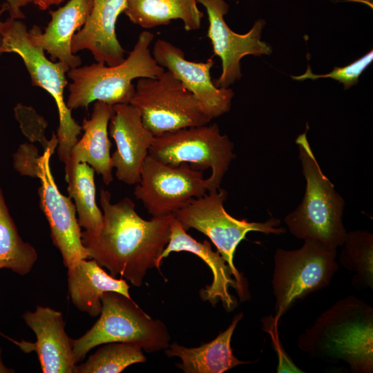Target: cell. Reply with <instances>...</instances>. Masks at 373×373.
<instances>
[{
    "mask_svg": "<svg viewBox=\"0 0 373 373\" xmlns=\"http://www.w3.org/2000/svg\"><path fill=\"white\" fill-rule=\"evenodd\" d=\"M298 249H277L271 285L278 320L295 303L327 287L338 269L336 249L305 240Z\"/></svg>",
    "mask_w": 373,
    "mask_h": 373,
    "instance_id": "ba28073f",
    "label": "cell"
},
{
    "mask_svg": "<svg viewBox=\"0 0 373 373\" xmlns=\"http://www.w3.org/2000/svg\"><path fill=\"white\" fill-rule=\"evenodd\" d=\"M300 350L329 362L343 361L354 373L373 372V309L349 296L323 312L298 338Z\"/></svg>",
    "mask_w": 373,
    "mask_h": 373,
    "instance_id": "7a4b0ae2",
    "label": "cell"
},
{
    "mask_svg": "<svg viewBox=\"0 0 373 373\" xmlns=\"http://www.w3.org/2000/svg\"><path fill=\"white\" fill-rule=\"evenodd\" d=\"M64 164L67 191L75 201L79 224L85 231L96 233L102 227L103 213L96 202L95 170L86 162L68 160Z\"/></svg>",
    "mask_w": 373,
    "mask_h": 373,
    "instance_id": "cb8c5ba5",
    "label": "cell"
},
{
    "mask_svg": "<svg viewBox=\"0 0 373 373\" xmlns=\"http://www.w3.org/2000/svg\"><path fill=\"white\" fill-rule=\"evenodd\" d=\"M7 3L9 8V17L12 19H21L25 17L21 8L30 3L29 0H3Z\"/></svg>",
    "mask_w": 373,
    "mask_h": 373,
    "instance_id": "1f68e13d",
    "label": "cell"
},
{
    "mask_svg": "<svg viewBox=\"0 0 373 373\" xmlns=\"http://www.w3.org/2000/svg\"><path fill=\"white\" fill-rule=\"evenodd\" d=\"M82 259L68 268V293L73 305L81 312L96 317L100 314L102 295L115 291L131 298L129 285L122 278L108 274L95 260Z\"/></svg>",
    "mask_w": 373,
    "mask_h": 373,
    "instance_id": "44dd1931",
    "label": "cell"
},
{
    "mask_svg": "<svg viewBox=\"0 0 373 373\" xmlns=\"http://www.w3.org/2000/svg\"><path fill=\"white\" fill-rule=\"evenodd\" d=\"M22 317L36 336L35 343L17 342L8 337L23 352L35 351L44 373H75L77 365L73 352V339L65 331L62 314L48 307L37 306Z\"/></svg>",
    "mask_w": 373,
    "mask_h": 373,
    "instance_id": "2e32d148",
    "label": "cell"
},
{
    "mask_svg": "<svg viewBox=\"0 0 373 373\" xmlns=\"http://www.w3.org/2000/svg\"><path fill=\"white\" fill-rule=\"evenodd\" d=\"M126 5L127 0H93L87 21L73 37V53L86 49L97 62L107 66L122 63L125 50L117 38L116 23Z\"/></svg>",
    "mask_w": 373,
    "mask_h": 373,
    "instance_id": "e0dca14e",
    "label": "cell"
},
{
    "mask_svg": "<svg viewBox=\"0 0 373 373\" xmlns=\"http://www.w3.org/2000/svg\"><path fill=\"white\" fill-rule=\"evenodd\" d=\"M208 191L203 171L188 163L178 166L163 164L149 155L142 167L140 180L133 194L152 217L173 215L194 198Z\"/></svg>",
    "mask_w": 373,
    "mask_h": 373,
    "instance_id": "8fae6325",
    "label": "cell"
},
{
    "mask_svg": "<svg viewBox=\"0 0 373 373\" xmlns=\"http://www.w3.org/2000/svg\"><path fill=\"white\" fill-rule=\"evenodd\" d=\"M113 113V106L95 102L90 117L83 120L84 134L73 146L68 158L75 162L87 163L102 176L106 185L113 180L108 138V124Z\"/></svg>",
    "mask_w": 373,
    "mask_h": 373,
    "instance_id": "ffe728a7",
    "label": "cell"
},
{
    "mask_svg": "<svg viewBox=\"0 0 373 373\" xmlns=\"http://www.w3.org/2000/svg\"><path fill=\"white\" fill-rule=\"evenodd\" d=\"M154 37L151 32L142 31L128 57L119 64L97 62L70 69L67 75L72 82L66 102L68 108L88 109L96 101L111 106L130 104L135 93L134 79L157 77L165 70L151 52Z\"/></svg>",
    "mask_w": 373,
    "mask_h": 373,
    "instance_id": "3957f363",
    "label": "cell"
},
{
    "mask_svg": "<svg viewBox=\"0 0 373 373\" xmlns=\"http://www.w3.org/2000/svg\"><path fill=\"white\" fill-rule=\"evenodd\" d=\"M373 60V51L370 50L360 59L344 67H334L332 71L324 75L314 74L309 66L306 72L300 76H291L295 80L303 81L307 79L315 80L318 78L329 77L339 82L344 86V89H348L356 85L359 77Z\"/></svg>",
    "mask_w": 373,
    "mask_h": 373,
    "instance_id": "f1b7e54d",
    "label": "cell"
},
{
    "mask_svg": "<svg viewBox=\"0 0 373 373\" xmlns=\"http://www.w3.org/2000/svg\"><path fill=\"white\" fill-rule=\"evenodd\" d=\"M92 6L93 0H70L57 10H50L51 19L44 32L34 26L28 31L29 41L46 51L51 59H58L70 69L80 66V57L71 50L72 39L87 21Z\"/></svg>",
    "mask_w": 373,
    "mask_h": 373,
    "instance_id": "ac0fdd59",
    "label": "cell"
},
{
    "mask_svg": "<svg viewBox=\"0 0 373 373\" xmlns=\"http://www.w3.org/2000/svg\"><path fill=\"white\" fill-rule=\"evenodd\" d=\"M340 256L342 265L354 274L356 289L373 287V235L365 230L347 233Z\"/></svg>",
    "mask_w": 373,
    "mask_h": 373,
    "instance_id": "484cf974",
    "label": "cell"
},
{
    "mask_svg": "<svg viewBox=\"0 0 373 373\" xmlns=\"http://www.w3.org/2000/svg\"><path fill=\"white\" fill-rule=\"evenodd\" d=\"M14 111L24 135L32 142H39L44 151L50 149L54 153L58 145L57 137L53 132L51 139L46 140L44 130L48 124L45 119L32 107L24 106L21 103L16 105Z\"/></svg>",
    "mask_w": 373,
    "mask_h": 373,
    "instance_id": "83f0119b",
    "label": "cell"
},
{
    "mask_svg": "<svg viewBox=\"0 0 373 373\" xmlns=\"http://www.w3.org/2000/svg\"><path fill=\"white\" fill-rule=\"evenodd\" d=\"M151 53L158 65L170 72L198 99L211 119L229 111L234 93L230 88L216 86L212 81V57L205 62L189 61L181 48L162 39L155 41Z\"/></svg>",
    "mask_w": 373,
    "mask_h": 373,
    "instance_id": "5bb4252c",
    "label": "cell"
},
{
    "mask_svg": "<svg viewBox=\"0 0 373 373\" xmlns=\"http://www.w3.org/2000/svg\"><path fill=\"white\" fill-rule=\"evenodd\" d=\"M53 153L49 149L44 151L35 177L40 180L39 204L48 220L52 243L68 269L82 259L89 258V255L82 242V230L75 204L69 196L60 192L52 174L50 160Z\"/></svg>",
    "mask_w": 373,
    "mask_h": 373,
    "instance_id": "4fadbf2b",
    "label": "cell"
},
{
    "mask_svg": "<svg viewBox=\"0 0 373 373\" xmlns=\"http://www.w3.org/2000/svg\"><path fill=\"white\" fill-rule=\"evenodd\" d=\"M227 198L224 189L209 191L204 195L192 199L189 204L173 213V216L187 231L195 229L206 235L230 267L236 283V291L241 300L247 298L245 280L233 264V256L239 243L250 231L280 235L285 233L279 227L280 220L271 218L266 222H248L230 216L223 204Z\"/></svg>",
    "mask_w": 373,
    "mask_h": 373,
    "instance_id": "8992f818",
    "label": "cell"
},
{
    "mask_svg": "<svg viewBox=\"0 0 373 373\" xmlns=\"http://www.w3.org/2000/svg\"><path fill=\"white\" fill-rule=\"evenodd\" d=\"M242 316V313L235 316L228 328L207 343L188 348L174 343L169 344L165 353L169 357L180 358L182 363L177 365L185 373H222L240 365L252 363L254 361H242L235 357L231 347L232 335Z\"/></svg>",
    "mask_w": 373,
    "mask_h": 373,
    "instance_id": "7402d4cb",
    "label": "cell"
},
{
    "mask_svg": "<svg viewBox=\"0 0 373 373\" xmlns=\"http://www.w3.org/2000/svg\"><path fill=\"white\" fill-rule=\"evenodd\" d=\"M142 348L134 343H106L87 361L76 365L75 373H119L128 366L146 361Z\"/></svg>",
    "mask_w": 373,
    "mask_h": 373,
    "instance_id": "4316f807",
    "label": "cell"
},
{
    "mask_svg": "<svg viewBox=\"0 0 373 373\" xmlns=\"http://www.w3.org/2000/svg\"><path fill=\"white\" fill-rule=\"evenodd\" d=\"M37 257L35 247L19 236L0 186V269L23 276L31 271Z\"/></svg>",
    "mask_w": 373,
    "mask_h": 373,
    "instance_id": "d4e9b609",
    "label": "cell"
},
{
    "mask_svg": "<svg viewBox=\"0 0 373 373\" xmlns=\"http://www.w3.org/2000/svg\"><path fill=\"white\" fill-rule=\"evenodd\" d=\"M278 322L279 320L276 318L274 316L265 317L262 320L263 328L265 331H267V332L270 334L272 343H274V348L278 355V365L277 367V372H303V371L293 363L287 353L284 351L282 345L280 343L278 332Z\"/></svg>",
    "mask_w": 373,
    "mask_h": 373,
    "instance_id": "f546056e",
    "label": "cell"
},
{
    "mask_svg": "<svg viewBox=\"0 0 373 373\" xmlns=\"http://www.w3.org/2000/svg\"><path fill=\"white\" fill-rule=\"evenodd\" d=\"M197 2L206 9L209 21L207 37L211 42L213 54L222 62V72L215 84L219 88H229L242 77L240 61L245 56L271 54V46L260 39L265 21L258 19L249 32L238 34L228 26L224 19L229 8L224 0H197Z\"/></svg>",
    "mask_w": 373,
    "mask_h": 373,
    "instance_id": "7c38bea8",
    "label": "cell"
},
{
    "mask_svg": "<svg viewBox=\"0 0 373 373\" xmlns=\"http://www.w3.org/2000/svg\"><path fill=\"white\" fill-rule=\"evenodd\" d=\"M39 157L37 147L30 144H22L13 154L14 168L21 175L35 177Z\"/></svg>",
    "mask_w": 373,
    "mask_h": 373,
    "instance_id": "4dcf8cb0",
    "label": "cell"
},
{
    "mask_svg": "<svg viewBox=\"0 0 373 373\" xmlns=\"http://www.w3.org/2000/svg\"><path fill=\"white\" fill-rule=\"evenodd\" d=\"M296 144L306 189L300 204L284 221L296 238L318 240L337 249L343 245L347 233L342 219L345 201L323 173L306 131L297 137Z\"/></svg>",
    "mask_w": 373,
    "mask_h": 373,
    "instance_id": "277c9868",
    "label": "cell"
},
{
    "mask_svg": "<svg viewBox=\"0 0 373 373\" xmlns=\"http://www.w3.org/2000/svg\"><path fill=\"white\" fill-rule=\"evenodd\" d=\"M191 252L204 261L213 273L212 283L200 291L204 300H209L213 306L220 300L226 311L231 312L237 306L234 296L229 292V287L237 288L231 269L224 258L217 251H213L207 240L199 242L186 233L182 224L173 216L171 223L169 242L161 254L159 261L173 251Z\"/></svg>",
    "mask_w": 373,
    "mask_h": 373,
    "instance_id": "d6986e66",
    "label": "cell"
},
{
    "mask_svg": "<svg viewBox=\"0 0 373 373\" xmlns=\"http://www.w3.org/2000/svg\"><path fill=\"white\" fill-rule=\"evenodd\" d=\"M100 316L82 336L73 339L76 363L96 346L114 342L131 343L149 353L166 350L170 335L164 324L152 319L132 300L115 291L101 296Z\"/></svg>",
    "mask_w": 373,
    "mask_h": 373,
    "instance_id": "5b68a950",
    "label": "cell"
},
{
    "mask_svg": "<svg viewBox=\"0 0 373 373\" xmlns=\"http://www.w3.org/2000/svg\"><path fill=\"white\" fill-rule=\"evenodd\" d=\"M124 13L133 23L145 29L180 19L186 31L198 30L204 17L197 0H127Z\"/></svg>",
    "mask_w": 373,
    "mask_h": 373,
    "instance_id": "603a6c76",
    "label": "cell"
},
{
    "mask_svg": "<svg viewBox=\"0 0 373 373\" xmlns=\"http://www.w3.org/2000/svg\"><path fill=\"white\" fill-rule=\"evenodd\" d=\"M2 349L0 347V373H12L15 370L11 368H8L4 365L1 358Z\"/></svg>",
    "mask_w": 373,
    "mask_h": 373,
    "instance_id": "e575fe53",
    "label": "cell"
},
{
    "mask_svg": "<svg viewBox=\"0 0 373 373\" xmlns=\"http://www.w3.org/2000/svg\"><path fill=\"white\" fill-rule=\"evenodd\" d=\"M30 3H33L41 10L49 8L52 5H59L64 0H29Z\"/></svg>",
    "mask_w": 373,
    "mask_h": 373,
    "instance_id": "d6a6232c",
    "label": "cell"
},
{
    "mask_svg": "<svg viewBox=\"0 0 373 373\" xmlns=\"http://www.w3.org/2000/svg\"><path fill=\"white\" fill-rule=\"evenodd\" d=\"M130 104L138 108L154 137L212 119L198 99L166 70L157 77L137 79Z\"/></svg>",
    "mask_w": 373,
    "mask_h": 373,
    "instance_id": "9c48e42d",
    "label": "cell"
},
{
    "mask_svg": "<svg viewBox=\"0 0 373 373\" xmlns=\"http://www.w3.org/2000/svg\"><path fill=\"white\" fill-rule=\"evenodd\" d=\"M9 8V6L7 3L3 2V3L1 5L0 8V30L2 28V27L4 25L5 21L1 20V16L3 14L4 12L8 11ZM8 52V50L3 47L1 45H0V57L2 54Z\"/></svg>",
    "mask_w": 373,
    "mask_h": 373,
    "instance_id": "836d02e7",
    "label": "cell"
},
{
    "mask_svg": "<svg viewBox=\"0 0 373 373\" xmlns=\"http://www.w3.org/2000/svg\"><path fill=\"white\" fill-rule=\"evenodd\" d=\"M0 35L1 45L8 52L16 53L22 59L32 86L44 89L55 99L59 115L57 155L59 160L66 163L82 131L64 100V88L68 84L66 73L70 67L47 59L42 48L30 43L27 27L19 19L8 17L0 30Z\"/></svg>",
    "mask_w": 373,
    "mask_h": 373,
    "instance_id": "52a82bcc",
    "label": "cell"
},
{
    "mask_svg": "<svg viewBox=\"0 0 373 373\" xmlns=\"http://www.w3.org/2000/svg\"><path fill=\"white\" fill-rule=\"evenodd\" d=\"M233 144L221 134L217 124L179 129L154 137L149 155L170 166L188 163L196 170H211L208 192L220 188L224 175L236 157Z\"/></svg>",
    "mask_w": 373,
    "mask_h": 373,
    "instance_id": "30bf717a",
    "label": "cell"
},
{
    "mask_svg": "<svg viewBox=\"0 0 373 373\" xmlns=\"http://www.w3.org/2000/svg\"><path fill=\"white\" fill-rule=\"evenodd\" d=\"M108 133L116 150L111 155L115 176L121 182L135 184L140 180L144 162L154 136L144 125L140 111L131 104L113 106Z\"/></svg>",
    "mask_w": 373,
    "mask_h": 373,
    "instance_id": "9a60e30c",
    "label": "cell"
},
{
    "mask_svg": "<svg viewBox=\"0 0 373 373\" xmlns=\"http://www.w3.org/2000/svg\"><path fill=\"white\" fill-rule=\"evenodd\" d=\"M103 222L96 233L82 231V242L89 258L106 268L110 275L140 287L147 271L160 270V256L166 247L173 215L141 218L128 198L111 202V193L100 189Z\"/></svg>",
    "mask_w": 373,
    "mask_h": 373,
    "instance_id": "6da1fadb",
    "label": "cell"
},
{
    "mask_svg": "<svg viewBox=\"0 0 373 373\" xmlns=\"http://www.w3.org/2000/svg\"><path fill=\"white\" fill-rule=\"evenodd\" d=\"M1 334V333L0 332V335Z\"/></svg>",
    "mask_w": 373,
    "mask_h": 373,
    "instance_id": "d590c367",
    "label": "cell"
}]
</instances>
